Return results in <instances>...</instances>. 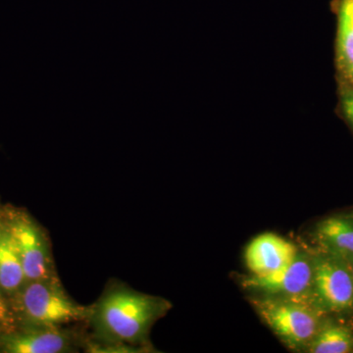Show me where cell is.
<instances>
[{
	"mask_svg": "<svg viewBox=\"0 0 353 353\" xmlns=\"http://www.w3.org/2000/svg\"><path fill=\"white\" fill-rule=\"evenodd\" d=\"M88 307L85 322L92 332L88 340L152 350L148 340L150 330L166 314L171 304L115 281Z\"/></svg>",
	"mask_w": 353,
	"mask_h": 353,
	"instance_id": "6da1fadb",
	"label": "cell"
},
{
	"mask_svg": "<svg viewBox=\"0 0 353 353\" xmlns=\"http://www.w3.org/2000/svg\"><path fill=\"white\" fill-rule=\"evenodd\" d=\"M262 321L288 347L306 350L326 313L310 299L261 296L250 301Z\"/></svg>",
	"mask_w": 353,
	"mask_h": 353,
	"instance_id": "7a4b0ae2",
	"label": "cell"
},
{
	"mask_svg": "<svg viewBox=\"0 0 353 353\" xmlns=\"http://www.w3.org/2000/svg\"><path fill=\"white\" fill-rule=\"evenodd\" d=\"M16 308L27 325L65 327L85 322L90 307L67 294L60 279L26 282L15 294Z\"/></svg>",
	"mask_w": 353,
	"mask_h": 353,
	"instance_id": "3957f363",
	"label": "cell"
},
{
	"mask_svg": "<svg viewBox=\"0 0 353 353\" xmlns=\"http://www.w3.org/2000/svg\"><path fill=\"white\" fill-rule=\"evenodd\" d=\"M12 236L24 269L26 280L58 279L48 234L31 216L10 210L1 219Z\"/></svg>",
	"mask_w": 353,
	"mask_h": 353,
	"instance_id": "277c9868",
	"label": "cell"
},
{
	"mask_svg": "<svg viewBox=\"0 0 353 353\" xmlns=\"http://www.w3.org/2000/svg\"><path fill=\"white\" fill-rule=\"evenodd\" d=\"M311 299L325 313L353 309V279L345 260L326 252L314 253Z\"/></svg>",
	"mask_w": 353,
	"mask_h": 353,
	"instance_id": "5b68a950",
	"label": "cell"
},
{
	"mask_svg": "<svg viewBox=\"0 0 353 353\" xmlns=\"http://www.w3.org/2000/svg\"><path fill=\"white\" fill-rule=\"evenodd\" d=\"M314 253L299 250L296 259L282 270L243 279V287L262 296L311 299Z\"/></svg>",
	"mask_w": 353,
	"mask_h": 353,
	"instance_id": "8992f818",
	"label": "cell"
},
{
	"mask_svg": "<svg viewBox=\"0 0 353 353\" xmlns=\"http://www.w3.org/2000/svg\"><path fill=\"white\" fill-rule=\"evenodd\" d=\"M85 336L65 327H27L7 332L1 339L2 352L8 353H71L83 350Z\"/></svg>",
	"mask_w": 353,
	"mask_h": 353,
	"instance_id": "52a82bcc",
	"label": "cell"
},
{
	"mask_svg": "<svg viewBox=\"0 0 353 353\" xmlns=\"http://www.w3.org/2000/svg\"><path fill=\"white\" fill-rule=\"evenodd\" d=\"M299 248L287 239L274 233L255 236L245 252L250 275L265 276L282 270L296 259Z\"/></svg>",
	"mask_w": 353,
	"mask_h": 353,
	"instance_id": "ba28073f",
	"label": "cell"
},
{
	"mask_svg": "<svg viewBox=\"0 0 353 353\" xmlns=\"http://www.w3.org/2000/svg\"><path fill=\"white\" fill-rule=\"evenodd\" d=\"M315 240L323 252L341 259L353 256V216H333L321 221Z\"/></svg>",
	"mask_w": 353,
	"mask_h": 353,
	"instance_id": "9c48e42d",
	"label": "cell"
},
{
	"mask_svg": "<svg viewBox=\"0 0 353 353\" xmlns=\"http://www.w3.org/2000/svg\"><path fill=\"white\" fill-rule=\"evenodd\" d=\"M27 282L24 269L10 232L0 220V290L14 296Z\"/></svg>",
	"mask_w": 353,
	"mask_h": 353,
	"instance_id": "30bf717a",
	"label": "cell"
},
{
	"mask_svg": "<svg viewBox=\"0 0 353 353\" xmlns=\"http://www.w3.org/2000/svg\"><path fill=\"white\" fill-rule=\"evenodd\" d=\"M338 19L336 61L339 71L353 83V0H334Z\"/></svg>",
	"mask_w": 353,
	"mask_h": 353,
	"instance_id": "8fae6325",
	"label": "cell"
},
{
	"mask_svg": "<svg viewBox=\"0 0 353 353\" xmlns=\"http://www.w3.org/2000/svg\"><path fill=\"white\" fill-rule=\"evenodd\" d=\"M353 350V333L343 325L326 324L306 348L310 353H347Z\"/></svg>",
	"mask_w": 353,
	"mask_h": 353,
	"instance_id": "7c38bea8",
	"label": "cell"
},
{
	"mask_svg": "<svg viewBox=\"0 0 353 353\" xmlns=\"http://www.w3.org/2000/svg\"><path fill=\"white\" fill-rule=\"evenodd\" d=\"M3 294V292L0 290V328L10 332L12 331L15 317H14L12 309L6 301Z\"/></svg>",
	"mask_w": 353,
	"mask_h": 353,
	"instance_id": "4fadbf2b",
	"label": "cell"
},
{
	"mask_svg": "<svg viewBox=\"0 0 353 353\" xmlns=\"http://www.w3.org/2000/svg\"><path fill=\"white\" fill-rule=\"evenodd\" d=\"M341 104L345 117L353 125V90H347L343 94Z\"/></svg>",
	"mask_w": 353,
	"mask_h": 353,
	"instance_id": "5bb4252c",
	"label": "cell"
},
{
	"mask_svg": "<svg viewBox=\"0 0 353 353\" xmlns=\"http://www.w3.org/2000/svg\"><path fill=\"white\" fill-rule=\"evenodd\" d=\"M347 263L348 269H350V274H352L353 279V256L347 257V259H343Z\"/></svg>",
	"mask_w": 353,
	"mask_h": 353,
	"instance_id": "9a60e30c",
	"label": "cell"
}]
</instances>
